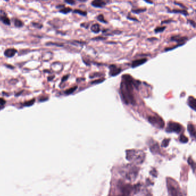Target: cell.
I'll use <instances>...</instances> for the list:
<instances>
[{
  "instance_id": "cell-1",
  "label": "cell",
  "mask_w": 196,
  "mask_h": 196,
  "mask_svg": "<svg viewBox=\"0 0 196 196\" xmlns=\"http://www.w3.org/2000/svg\"><path fill=\"white\" fill-rule=\"evenodd\" d=\"M137 86V81H135L130 75L125 74L122 77L120 91L122 98L124 103H133L135 101L133 94V87Z\"/></svg>"
},
{
  "instance_id": "cell-2",
  "label": "cell",
  "mask_w": 196,
  "mask_h": 196,
  "mask_svg": "<svg viewBox=\"0 0 196 196\" xmlns=\"http://www.w3.org/2000/svg\"><path fill=\"white\" fill-rule=\"evenodd\" d=\"M146 157L145 153L141 150L130 149L126 151V159L135 164H141Z\"/></svg>"
},
{
  "instance_id": "cell-3",
  "label": "cell",
  "mask_w": 196,
  "mask_h": 196,
  "mask_svg": "<svg viewBox=\"0 0 196 196\" xmlns=\"http://www.w3.org/2000/svg\"><path fill=\"white\" fill-rule=\"evenodd\" d=\"M139 169L132 165H128L124 168V176L128 180H134L138 176Z\"/></svg>"
},
{
  "instance_id": "cell-4",
  "label": "cell",
  "mask_w": 196,
  "mask_h": 196,
  "mask_svg": "<svg viewBox=\"0 0 196 196\" xmlns=\"http://www.w3.org/2000/svg\"><path fill=\"white\" fill-rule=\"evenodd\" d=\"M182 130V127L177 122H170L168 124V126L166 127V131L167 132H175L177 133H179L181 132Z\"/></svg>"
},
{
  "instance_id": "cell-5",
  "label": "cell",
  "mask_w": 196,
  "mask_h": 196,
  "mask_svg": "<svg viewBox=\"0 0 196 196\" xmlns=\"http://www.w3.org/2000/svg\"><path fill=\"white\" fill-rule=\"evenodd\" d=\"M149 121L154 126L162 128L165 126V122L158 116H150L149 117Z\"/></svg>"
},
{
  "instance_id": "cell-6",
  "label": "cell",
  "mask_w": 196,
  "mask_h": 196,
  "mask_svg": "<svg viewBox=\"0 0 196 196\" xmlns=\"http://www.w3.org/2000/svg\"><path fill=\"white\" fill-rule=\"evenodd\" d=\"M122 70L121 68L118 67L114 65H111L109 66V75L112 77H114L116 75L119 74L122 72Z\"/></svg>"
},
{
  "instance_id": "cell-7",
  "label": "cell",
  "mask_w": 196,
  "mask_h": 196,
  "mask_svg": "<svg viewBox=\"0 0 196 196\" xmlns=\"http://www.w3.org/2000/svg\"><path fill=\"white\" fill-rule=\"evenodd\" d=\"M121 190L122 193L124 195H130L132 193V191H133V187L131 186V185L127 184L122 186Z\"/></svg>"
},
{
  "instance_id": "cell-8",
  "label": "cell",
  "mask_w": 196,
  "mask_h": 196,
  "mask_svg": "<svg viewBox=\"0 0 196 196\" xmlns=\"http://www.w3.org/2000/svg\"><path fill=\"white\" fill-rule=\"evenodd\" d=\"M187 37H185V36H181L179 35H176V36H173L171 37V41H174V42H176L178 44H184L185 43V42L187 40Z\"/></svg>"
},
{
  "instance_id": "cell-9",
  "label": "cell",
  "mask_w": 196,
  "mask_h": 196,
  "mask_svg": "<svg viewBox=\"0 0 196 196\" xmlns=\"http://www.w3.org/2000/svg\"><path fill=\"white\" fill-rule=\"evenodd\" d=\"M91 4L93 7H95V8H102L106 5V2L105 0H93Z\"/></svg>"
},
{
  "instance_id": "cell-10",
  "label": "cell",
  "mask_w": 196,
  "mask_h": 196,
  "mask_svg": "<svg viewBox=\"0 0 196 196\" xmlns=\"http://www.w3.org/2000/svg\"><path fill=\"white\" fill-rule=\"evenodd\" d=\"M168 192L171 195L177 196L179 195L177 187H176L175 185H173L170 183V182H169V183L168 182Z\"/></svg>"
},
{
  "instance_id": "cell-11",
  "label": "cell",
  "mask_w": 196,
  "mask_h": 196,
  "mask_svg": "<svg viewBox=\"0 0 196 196\" xmlns=\"http://www.w3.org/2000/svg\"><path fill=\"white\" fill-rule=\"evenodd\" d=\"M147 58H142V59H137L135 60H133L132 63V68H135L136 67H138L140 65H143L144 63H145L147 61Z\"/></svg>"
},
{
  "instance_id": "cell-12",
  "label": "cell",
  "mask_w": 196,
  "mask_h": 196,
  "mask_svg": "<svg viewBox=\"0 0 196 196\" xmlns=\"http://www.w3.org/2000/svg\"><path fill=\"white\" fill-rule=\"evenodd\" d=\"M188 105L194 111L196 109V100L193 97H190L188 99Z\"/></svg>"
},
{
  "instance_id": "cell-13",
  "label": "cell",
  "mask_w": 196,
  "mask_h": 196,
  "mask_svg": "<svg viewBox=\"0 0 196 196\" xmlns=\"http://www.w3.org/2000/svg\"><path fill=\"white\" fill-rule=\"evenodd\" d=\"M16 52H17V50L16 49L9 48V49H7V50H5L4 54L5 56H7V57L11 58V57L14 56Z\"/></svg>"
},
{
  "instance_id": "cell-14",
  "label": "cell",
  "mask_w": 196,
  "mask_h": 196,
  "mask_svg": "<svg viewBox=\"0 0 196 196\" xmlns=\"http://www.w3.org/2000/svg\"><path fill=\"white\" fill-rule=\"evenodd\" d=\"M187 130L189 131L190 135L193 137L195 138L196 136V130H195V125L192 124H189L187 126Z\"/></svg>"
},
{
  "instance_id": "cell-15",
  "label": "cell",
  "mask_w": 196,
  "mask_h": 196,
  "mask_svg": "<svg viewBox=\"0 0 196 196\" xmlns=\"http://www.w3.org/2000/svg\"><path fill=\"white\" fill-rule=\"evenodd\" d=\"M168 12L170 13H180L184 16H187L189 14L187 10L185 9H173L171 10H168Z\"/></svg>"
},
{
  "instance_id": "cell-16",
  "label": "cell",
  "mask_w": 196,
  "mask_h": 196,
  "mask_svg": "<svg viewBox=\"0 0 196 196\" xmlns=\"http://www.w3.org/2000/svg\"><path fill=\"white\" fill-rule=\"evenodd\" d=\"M100 25L97 23H95V24H94L92 27H91V31L95 33V34H98L100 32Z\"/></svg>"
},
{
  "instance_id": "cell-17",
  "label": "cell",
  "mask_w": 196,
  "mask_h": 196,
  "mask_svg": "<svg viewBox=\"0 0 196 196\" xmlns=\"http://www.w3.org/2000/svg\"><path fill=\"white\" fill-rule=\"evenodd\" d=\"M149 149H150L151 151V152H152V153H155V154H156V153L158 152V151H159V146H158V143H155L154 144H152V145L149 147Z\"/></svg>"
},
{
  "instance_id": "cell-18",
  "label": "cell",
  "mask_w": 196,
  "mask_h": 196,
  "mask_svg": "<svg viewBox=\"0 0 196 196\" xmlns=\"http://www.w3.org/2000/svg\"><path fill=\"white\" fill-rule=\"evenodd\" d=\"M0 20L6 25H10V24L9 19H8L7 16H2V17H1Z\"/></svg>"
},
{
  "instance_id": "cell-19",
  "label": "cell",
  "mask_w": 196,
  "mask_h": 196,
  "mask_svg": "<svg viewBox=\"0 0 196 196\" xmlns=\"http://www.w3.org/2000/svg\"><path fill=\"white\" fill-rule=\"evenodd\" d=\"M97 20H98L100 22H101V23H104V24H107V23H108L107 21L105 20V19L104 18V17H103V16L102 14L99 15L97 16Z\"/></svg>"
},
{
  "instance_id": "cell-20",
  "label": "cell",
  "mask_w": 196,
  "mask_h": 196,
  "mask_svg": "<svg viewBox=\"0 0 196 196\" xmlns=\"http://www.w3.org/2000/svg\"><path fill=\"white\" fill-rule=\"evenodd\" d=\"M14 23L16 27H21L23 26V23L19 19H16Z\"/></svg>"
},
{
  "instance_id": "cell-21",
  "label": "cell",
  "mask_w": 196,
  "mask_h": 196,
  "mask_svg": "<svg viewBox=\"0 0 196 196\" xmlns=\"http://www.w3.org/2000/svg\"><path fill=\"white\" fill-rule=\"evenodd\" d=\"M74 13H78V14H79L81 16H86L87 15V12L86 11H83L81 10L75 9L74 10Z\"/></svg>"
},
{
  "instance_id": "cell-22",
  "label": "cell",
  "mask_w": 196,
  "mask_h": 196,
  "mask_svg": "<svg viewBox=\"0 0 196 196\" xmlns=\"http://www.w3.org/2000/svg\"><path fill=\"white\" fill-rule=\"evenodd\" d=\"M166 27H157L155 28V29L154 30V32L156 33V34H158V33H162L163 32L165 29H166Z\"/></svg>"
},
{
  "instance_id": "cell-23",
  "label": "cell",
  "mask_w": 196,
  "mask_h": 196,
  "mask_svg": "<svg viewBox=\"0 0 196 196\" xmlns=\"http://www.w3.org/2000/svg\"><path fill=\"white\" fill-rule=\"evenodd\" d=\"M71 10H72V9L70 8L67 7V8H64L63 9H61L60 10V12H61V13H62L63 14H67L69 12H70Z\"/></svg>"
},
{
  "instance_id": "cell-24",
  "label": "cell",
  "mask_w": 196,
  "mask_h": 196,
  "mask_svg": "<svg viewBox=\"0 0 196 196\" xmlns=\"http://www.w3.org/2000/svg\"><path fill=\"white\" fill-rule=\"evenodd\" d=\"M188 163L191 166L192 168H193V171L195 172V168H196V166H195V162L193 160V159L189 158V159H188Z\"/></svg>"
},
{
  "instance_id": "cell-25",
  "label": "cell",
  "mask_w": 196,
  "mask_h": 196,
  "mask_svg": "<svg viewBox=\"0 0 196 196\" xmlns=\"http://www.w3.org/2000/svg\"><path fill=\"white\" fill-rule=\"evenodd\" d=\"M179 140L181 143H186L188 141V138L186 137L184 135H181L180 136V138H179Z\"/></svg>"
},
{
  "instance_id": "cell-26",
  "label": "cell",
  "mask_w": 196,
  "mask_h": 196,
  "mask_svg": "<svg viewBox=\"0 0 196 196\" xmlns=\"http://www.w3.org/2000/svg\"><path fill=\"white\" fill-rule=\"evenodd\" d=\"M77 89V86L73 87H71V88L67 90L66 91L65 93L66 94H70L73 93Z\"/></svg>"
},
{
  "instance_id": "cell-27",
  "label": "cell",
  "mask_w": 196,
  "mask_h": 196,
  "mask_svg": "<svg viewBox=\"0 0 196 196\" xmlns=\"http://www.w3.org/2000/svg\"><path fill=\"white\" fill-rule=\"evenodd\" d=\"M131 11L135 14H139L140 13L146 11V9H132Z\"/></svg>"
},
{
  "instance_id": "cell-28",
  "label": "cell",
  "mask_w": 196,
  "mask_h": 196,
  "mask_svg": "<svg viewBox=\"0 0 196 196\" xmlns=\"http://www.w3.org/2000/svg\"><path fill=\"white\" fill-rule=\"evenodd\" d=\"M169 141H170V139H165L163 140V141L162 143V144H161L162 147H168V143H169Z\"/></svg>"
},
{
  "instance_id": "cell-29",
  "label": "cell",
  "mask_w": 196,
  "mask_h": 196,
  "mask_svg": "<svg viewBox=\"0 0 196 196\" xmlns=\"http://www.w3.org/2000/svg\"><path fill=\"white\" fill-rule=\"evenodd\" d=\"M35 101V99H33L32 100H30L29 101H27V102L24 103V106H31V105H32L34 103Z\"/></svg>"
},
{
  "instance_id": "cell-30",
  "label": "cell",
  "mask_w": 196,
  "mask_h": 196,
  "mask_svg": "<svg viewBox=\"0 0 196 196\" xmlns=\"http://www.w3.org/2000/svg\"><path fill=\"white\" fill-rule=\"evenodd\" d=\"M182 45H183V44H178L177 45H176V46H174V47L173 46V47H168V48H165V51H170V50H171L175 49L176 48L178 47L179 46H182Z\"/></svg>"
},
{
  "instance_id": "cell-31",
  "label": "cell",
  "mask_w": 196,
  "mask_h": 196,
  "mask_svg": "<svg viewBox=\"0 0 196 196\" xmlns=\"http://www.w3.org/2000/svg\"><path fill=\"white\" fill-rule=\"evenodd\" d=\"M106 39V37H102V36H97V37H94L92 38V40H96V41H99V40H103Z\"/></svg>"
},
{
  "instance_id": "cell-32",
  "label": "cell",
  "mask_w": 196,
  "mask_h": 196,
  "mask_svg": "<svg viewBox=\"0 0 196 196\" xmlns=\"http://www.w3.org/2000/svg\"><path fill=\"white\" fill-rule=\"evenodd\" d=\"M65 1L66 3L70 4V5H74L75 3L74 0H65Z\"/></svg>"
},
{
  "instance_id": "cell-33",
  "label": "cell",
  "mask_w": 196,
  "mask_h": 196,
  "mask_svg": "<svg viewBox=\"0 0 196 196\" xmlns=\"http://www.w3.org/2000/svg\"><path fill=\"white\" fill-rule=\"evenodd\" d=\"M32 25L34 26V27H37L38 28H41L42 27H43V26L42 25V24H39V23H32Z\"/></svg>"
},
{
  "instance_id": "cell-34",
  "label": "cell",
  "mask_w": 196,
  "mask_h": 196,
  "mask_svg": "<svg viewBox=\"0 0 196 196\" xmlns=\"http://www.w3.org/2000/svg\"><path fill=\"white\" fill-rule=\"evenodd\" d=\"M172 21H173L172 20H165V21H162L161 23H162V24H168V23H170Z\"/></svg>"
},
{
  "instance_id": "cell-35",
  "label": "cell",
  "mask_w": 196,
  "mask_h": 196,
  "mask_svg": "<svg viewBox=\"0 0 196 196\" xmlns=\"http://www.w3.org/2000/svg\"><path fill=\"white\" fill-rule=\"evenodd\" d=\"M189 22L190 23V24H191L194 28L196 27V23H195V22L193 20H189Z\"/></svg>"
},
{
  "instance_id": "cell-36",
  "label": "cell",
  "mask_w": 196,
  "mask_h": 196,
  "mask_svg": "<svg viewBox=\"0 0 196 196\" xmlns=\"http://www.w3.org/2000/svg\"><path fill=\"white\" fill-rule=\"evenodd\" d=\"M176 4H177V5H179V7H182V8H185V9H187V7H185V6H184V5L183 4H180V3H179V2H174Z\"/></svg>"
},
{
  "instance_id": "cell-37",
  "label": "cell",
  "mask_w": 196,
  "mask_h": 196,
  "mask_svg": "<svg viewBox=\"0 0 196 196\" xmlns=\"http://www.w3.org/2000/svg\"><path fill=\"white\" fill-rule=\"evenodd\" d=\"M103 80H104L103 79H99V80H97V81H94V82H92V84H98V83H100V82H102Z\"/></svg>"
},
{
  "instance_id": "cell-38",
  "label": "cell",
  "mask_w": 196,
  "mask_h": 196,
  "mask_svg": "<svg viewBox=\"0 0 196 196\" xmlns=\"http://www.w3.org/2000/svg\"><path fill=\"white\" fill-rule=\"evenodd\" d=\"M5 103H6V101H5V100L4 99H3V98H0V105H4Z\"/></svg>"
},
{
  "instance_id": "cell-39",
  "label": "cell",
  "mask_w": 196,
  "mask_h": 196,
  "mask_svg": "<svg viewBox=\"0 0 196 196\" xmlns=\"http://www.w3.org/2000/svg\"><path fill=\"white\" fill-rule=\"evenodd\" d=\"M127 19H130V20H133V21H138V20L136 19V18H133V17H132L128 16L127 17Z\"/></svg>"
},
{
  "instance_id": "cell-40",
  "label": "cell",
  "mask_w": 196,
  "mask_h": 196,
  "mask_svg": "<svg viewBox=\"0 0 196 196\" xmlns=\"http://www.w3.org/2000/svg\"><path fill=\"white\" fill-rule=\"evenodd\" d=\"M68 75H66V76H65L63 78H62V82H64V81H66L67 79H68Z\"/></svg>"
},
{
  "instance_id": "cell-41",
  "label": "cell",
  "mask_w": 196,
  "mask_h": 196,
  "mask_svg": "<svg viewBox=\"0 0 196 196\" xmlns=\"http://www.w3.org/2000/svg\"><path fill=\"white\" fill-rule=\"evenodd\" d=\"M145 2H147V3H149V4H153V2L151 1V0H144Z\"/></svg>"
},
{
  "instance_id": "cell-42",
  "label": "cell",
  "mask_w": 196,
  "mask_h": 196,
  "mask_svg": "<svg viewBox=\"0 0 196 196\" xmlns=\"http://www.w3.org/2000/svg\"><path fill=\"white\" fill-rule=\"evenodd\" d=\"M78 1H81V2H85V1H86L87 0H78Z\"/></svg>"
},
{
  "instance_id": "cell-43",
  "label": "cell",
  "mask_w": 196,
  "mask_h": 196,
  "mask_svg": "<svg viewBox=\"0 0 196 196\" xmlns=\"http://www.w3.org/2000/svg\"><path fill=\"white\" fill-rule=\"evenodd\" d=\"M6 1H8V0H6Z\"/></svg>"
}]
</instances>
